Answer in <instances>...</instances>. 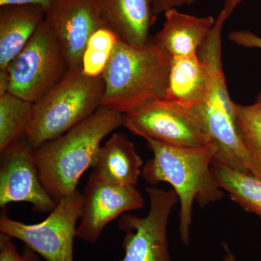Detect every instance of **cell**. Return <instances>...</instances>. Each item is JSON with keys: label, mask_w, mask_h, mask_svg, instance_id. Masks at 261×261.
Returning a JSON list of instances; mask_svg holds the SVG:
<instances>
[{"label": "cell", "mask_w": 261, "mask_h": 261, "mask_svg": "<svg viewBox=\"0 0 261 261\" xmlns=\"http://www.w3.org/2000/svg\"><path fill=\"white\" fill-rule=\"evenodd\" d=\"M149 209L145 217L123 215L118 228L124 232L121 261H173L168 240L170 214L178 202L173 190L147 187Z\"/></svg>", "instance_id": "8"}, {"label": "cell", "mask_w": 261, "mask_h": 261, "mask_svg": "<svg viewBox=\"0 0 261 261\" xmlns=\"http://www.w3.org/2000/svg\"><path fill=\"white\" fill-rule=\"evenodd\" d=\"M70 68H81L89 38L106 27L99 0H54L45 14Z\"/></svg>", "instance_id": "11"}, {"label": "cell", "mask_w": 261, "mask_h": 261, "mask_svg": "<svg viewBox=\"0 0 261 261\" xmlns=\"http://www.w3.org/2000/svg\"><path fill=\"white\" fill-rule=\"evenodd\" d=\"M104 92L102 77L90 78L81 68H69L56 85L33 104L25 138L34 149L58 138L101 108Z\"/></svg>", "instance_id": "4"}, {"label": "cell", "mask_w": 261, "mask_h": 261, "mask_svg": "<svg viewBox=\"0 0 261 261\" xmlns=\"http://www.w3.org/2000/svg\"><path fill=\"white\" fill-rule=\"evenodd\" d=\"M25 137L1 152L0 207L12 202L32 204L37 212H51L57 202L43 186L34 155Z\"/></svg>", "instance_id": "10"}, {"label": "cell", "mask_w": 261, "mask_h": 261, "mask_svg": "<svg viewBox=\"0 0 261 261\" xmlns=\"http://www.w3.org/2000/svg\"><path fill=\"white\" fill-rule=\"evenodd\" d=\"M234 119L244 145L261 168V108L233 104Z\"/></svg>", "instance_id": "21"}, {"label": "cell", "mask_w": 261, "mask_h": 261, "mask_svg": "<svg viewBox=\"0 0 261 261\" xmlns=\"http://www.w3.org/2000/svg\"><path fill=\"white\" fill-rule=\"evenodd\" d=\"M118 39L116 33L107 25L91 36L82 56L81 69L84 75L90 78L102 77Z\"/></svg>", "instance_id": "20"}, {"label": "cell", "mask_w": 261, "mask_h": 261, "mask_svg": "<svg viewBox=\"0 0 261 261\" xmlns=\"http://www.w3.org/2000/svg\"><path fill=\"white\" fill-rule=\"evenodd\" d=\"M163 28L155 37L158 43L172 58L197 55L214 28L213 17H196L171 8L166 10Z\"/></svg>", "instance_id": "15"}, {"label": "cell", "mask_w": 261, "mask_h": 261, "mask_svg": "<svg viewBox=\"0 0 261 261\" xmlns=\"http://www.w3.org/2000/svg\"><path fill=\"white\" fill-rule=\"evenodd\" d=\"M244 0H225L224 11L226 13V18H229L235 8Z\"/></svg>", "instance_id": "27"}, {"label": "cell", "mask_w": 261, "mask_h": 261, "mask_svg": "<svg viewBox=\"0 0 261 261\" xmlns=\"http://www.w3.org/2000/svg\"><path fill=\"white\" fill-rule=\"evenodd\" d=\"M10 77L8 72L0 70V97L9 92Z\"/></svg>", "instance_id": "26"}, {"label": "cell", "mask_w": 261, "mask_h": 261, "mask_svg": "<svg viewBox=\"0 0 261 261\" xmlns=\"http://www.w3.org/2000/svg\"><path fill=\"white\" fill-rule=\"evenodd\" d=\"M23 254L25 261H42L40 257L35 252L33 251L28 247L25 246L23 248Z\"/></svg>", "instance_id": "29"}, {"label": "cell", "mask_w": 261, "mask_h": 261, "mask_svg": "<svg viewBox=\"0 0 261 261\" xmlns=\"http://www.w3.org/2000/svg\"><path fill=\"white\" fill-rule=\"evenodd\" d=\"M208 74L197 55L172 58L166 99L191 109L204 102Z\"/></svg>", "instance_id": "17"}, {"label": "cell", "mask_w": 261, "mask_h": 261, "mask_svg": "<svg viewBox=\"0 0 261 261\" xmlns=\"http://www.w3.org/2000/svg\"><path fill=\"white\" fill-rule=\"evenodd\" d=\"M221 247L224 251L222 257L223 261H238L236 255H234L232 250H231V247L227 243H223L221 244Z\"/></svg>", "instance_id": "28"}, {"label": "cell", "mask_w": 261, "mask_h": 261, "mask_svg": "<svg viewBox=\"0 0 261 261\" xmlns=\"http://www.w3.org/2000/svg\"><path fill=\"white\" fill-rule=\"evenodd\" d=\"M0 261H25L23 254L18 252L13 238L0 233Z\"/></svg>", "instance_id": "22"}, {"label": "cell", "mask_w": 261, "mask_h": 261, "mask_svg": "<svg viewBox=\"0 0 261 261\" xmlns=\"http://www.w3.org/2000/svg\"><path fill=\"white\" fill-rule=\"evenodd\" d=\"M37 5H6L0 9V70L6 71L45 19Z\"/></svg>", "instance_id": "14"}, {"label": "cell", "mask_w": 261, "mask_h": 261, "mask_svg": "<svg viewBox=\"0 0 261 261\" xmlns=\"http://www.w3.org/2000/svg\"><path fill=\"white\" fill-rule=\"evenodd\" d=\"M123 123L124 114L101 107L63 135L34 149L39 178L57 203L78 190L82 175L95 162L102 141Z\"/></svg>", "instance_id": "2"}, {"label": "cell", "mask_w": 261, "mask_h": 261, "mask_svg": "<svg viewBox=\"0 0 261 261\" xmlns=\"http://www.w3.org/2000/svg\"><path fill=\"white\" fill-rule=\"evenodd\" d=\"M82 204V194L76 190L63 197L47 219L36 224L15 221L3 211L0 231L23 242L47 261H74L73 243Z\"/></svg>", "instance_id": "7"}, {"label": "cell", "mask_w": 261, "mask_h": 261, "mask_svg": "<svg viewBox=\"0 0 261 261\" xmlns=\"http://www.w3.org/2000/svg\"><path fill=\"white\" fill-rule=\"evenodd\" d=\"M212 171L220 187L233 202L261 219L260 178L219 163H213Z\"/></svg>", "instance_id": "18"}, {"label": "cell", "mask_w": 261, "mask_h": 261, "mask_svg": "<svg viewBox=\"0 0 261 261\" xmlns=\"http://www.w3.org/2000/svg\"><path fill=\"white\" fill-rule=\"evenodd\" d=\"M54 0H0V6L18 5H37L47 11Z\"/></svg>", "instance_id": "24"}, {"label": "cell", "mask_w": 261, "mask_h": 261, "mask_svg": "<svg viewBox=\"0 0 261 261\" xmlns=\"http://www.w3.org/2000/svg\"><path fill=\"white\" fill-rule=\"evenodd\" d=\"M69 68L59 42L44 20L7 70L9 92L35 102L56 85Z\"/></svg>", "instance_id": "6"}, {"label": "cell", "mask_w": 261, "mask_h": 261, "mask_svg": "<svg viewBox=\"0 0 261 261\" xmlns=\"http://www.w3.org/2000/svg\"><path fill=\"white\" fill-rule=\"evenodd\" d=\"M172 57L158 43L134 47L118 39L102 75V108L122 114L165 99Z\"/></svg>", "instance_id": "3"}, {"label": "cell", "mask_w": 261, "mask_h": 261, "mask_svg": "<svg viewBox=\"0 0 261 261\" xmlns=\"http://www.w3.org/2000/svg\"><path fill=\"white\" fill-rule=\"evenodd\" d=\"M123 126L145 140L152 139L176 147H198L211 144L191 109L166 98L125 114Z\"/></svg>", "instance_id": "9"}, {"label": "cell", "mask_w": 261, "mask_h": 261, "mask_svg": "<svg viewBox=\"0 0 261 261\" xmlns=\"http://www.w3.org/2000/svg\"><path fill=\"white\" fill-rule=\"evenodd\" d=\"M184 3H191L194 0H183ZM154 6V11L159 12L163 10H169V5H174L177 3V0H152Z\"/></svg>", "instance_id": "25"}, {"label": "cell", "mask_w": 261, "mask_h": 261, "mask_svg": "<svg viewBox=\"0 0 261 261\" xmlns=\"http://www.w3.org/2000/svg\"><path fill=\"white\" fill-rule=\"evenodd\" d=\"M33 104L10 92L0 97V152L25 137Z\"/></svg>", "instance_id": "19"}, {"label": "cell", "mask_w": 261, "mask_h": 261, "mask_svg": "<svg viewBox=\"0 0 261 261\" xmlns=\"http://www.w3.org/2000/svg\"><path fill=\"white\" fill-rule=\"evenodd\" d=\"M231 42L242 47L261 49V37L249 31H234L228 34Z\"/></svg>", "instance_id": "23"}, {"label": "cell", "mask_w": 261, "mask_h": 261, "mask_svg": "<svg viewBox=\"0 0 261 261\" xmlns=\"http://www.w3.org/2000/svg\"><path fill=\"white\" fill-rule=\"evenodd\" d=\"M83 204L76 238L94 243L111 221L128 211L140 210L145 200L136 187L110 185L91 175L82 194Z\"/></svg>", "instance_id": "12"}, {"label": "cell", "mask_w": 261, "mask_h": 261, "mask_svg": "<svg viewBox=\"0 0 261 261\" xmlns=\"http://www.w3.org/2000/svg\"><path fill=\"white\" fill-rule=\"evenodd\" d=\"M207 70L208 88L205 100L191 111L216 147L213 163L224 165L261 179V168L245 147L237 128L234 102L228 94L222 63L211 62Z\"/></svg>", "instance_id": "5"}, {"label": "cell", "mask_w": 261, "mask_h": 261, "mask_svg": "<svg viewBox=\"0 0 261 261\" xmlns=\"http://www.w3.org/2000/svg\"><path fill=\"white\" fill-rule=\"evenodd\" d=\"M255 103L261 108V92L260 94H258V96H257L256 102Z\"/></svg>", "instance_id": "30"}, {"label": "cell", "mask_w": 261, "mask_h": 261, "mask_svg": "<svg viewBox=\"0 0 261 261\" xmlns=\"http://www.w3.org/2000/svg\"><path fill=\"white\" fill-rule=\"evenodd\" d=\"M143 161L126 135L115 133L101 146L92 175L103 182L120 187H136Z\"/></svg>", "instance_id": "13"}, {"label": "cell", "mask_w": 261, "mask_h": 261, "mask_svg": "<svg viewBox=\"0 0 261 261\" xmlns=\"http://www.w3.org/2000/svg\"><path fill=\"white\" fill-rule=\"evenodd\" d=\"M153 154L143 166L141 176L147 183L166 182L173 187L180 203L178 233L182 243L190 245L192 207L217 202L224 196L212 171L216 152L213 144L198 147H181L146 139Z\"/></svg>", "instance_id": "1"}, {"label": "cell", "mask_w": 261, "mask_h": 261, "mask_svg": "<svg viewBox=\"0 0 261 261\" xmlns=\"http://www.w3.org/2000/svg\"><path fill=\"white\" fill-rule=\"evenodd\" d=\"M106 25L121 41L142 47L153 20L152 0H99Z\"/></svg>", "instance_id": "16"}]
</instances>
